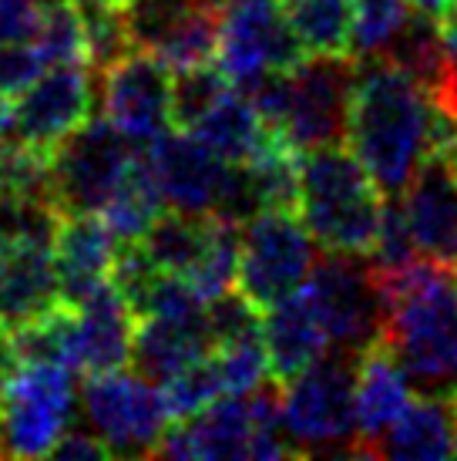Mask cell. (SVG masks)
Returning <instances> with one entry per match:
<instances>
[{
    "label": "cell",
    "instance_id": "cell-27",
    "mask_svg": "<svg viewBox=\"0 0 457 461\" xmlns=\"http://www.w3.org/2000/svg\"><path fill=\"white\" fill-rule=\"evenodd\" d=\"M306 54H350L356 0H282Z\"/></svg>",
    "mask_w": 457,
    "mask_h": 461
},
{
    "label": "cell",
    "instance_id": "cell-20",
    "mask_svg": "<svg viewBox=\"0 0 457 461\" xmlns=\"http://www.w3.org/2000/svg\"><path fill=\"white\" fill-rule=\"evenodd\" d=\"M400 205L420 253L457 267V179L441 155L424 162L400 195Z\"/></svg>",
    "mask_w": 457,
    "mask_h": 461
},
{
    "label": "cell",
    "instance_id": "cell-44",
    "mask_svg": "<svg viewBox=\"0 0 457 461\" xmlns=\"http://www.w3.org/2000/svg\"><path fill=\"white\" fill-rule=\"evenodd\" d=\"M454 269H457V267H454Z\"/></svg>",
    "mask_w": 457,
    "mask_h": 461
},
{
    "label": "cell",
    "instance_id": "cell-15",
    "mask_svg": "<svg viewBox=\"0 0 457 461\" xmlns=\"http://www.w3.org/2000/svg\"><path fill=\"white\" fill-rule=\"evenodd\" d=\"M94 77L98 75L85 61L44 68V75L11 102V135L40 152H54L91 118L98 102Z\"/></svg>",
    "mask_w": 457,
    "mask_h": 461
},
{
    "label": "cell",
    "instance_id": "cell-6",
    "mask_svg": "<svg viewBox=\"0 0 457 461\" xmlns=\"http://www.w3.org/2000/svg\"><path fill=\"white\" fill-rule=\"evenodd\" d=\"M77 404L75 367L21 360L0 397V458H44L71 428Z\"/></svg>",
    "mask_w": 457,
    "mask_h": 461
},
{
    "label": "cell",
    "instance_id": "cell-4",
    "mask_svg": "<svg viewBox=\"0 0 457 461\" xmlns=\"http://www.w3.org/2000/svg\"><path fill=\"white\" fill-rule=\"evenodd\" d=\"M155 455L182 461L290 458L292 445L282 428L280 391L259 387L253 394H222L199 414L168 428Z\"/></svg>",
    "mask_w": 457,
    "mask_h": 461
},
{
    "label": "cell",
    "instance_id": "cell-43",
    "mask_svg": "<svg viewBox=\"0 0 457 461\" xmlns=\"http://www.w3.org/2000/svg\"><path fill=\"white\" fill-rule=\"evenodd\" d=\"M114 4H128V0H114Z\"/></svg>",
    "mask_w": 457,
    "mask_h": 461
},
{
    "label": "cell",
    "instance_id": "cell-18",
    "mask_svg": "<svg viewBox=\"0 0 457 461\" xmlns=\"http://www.w3.org/2000/svg\"><path fill=\"white\" fill-rule=\"evenodd\" d=\"M121 240L98 212H67L54 236V263L61 280V303H81L112 280Z\"/></svg>",
    "mask_w": 457,
    "mask_h": 461
},
{
    "label": "cell",
    "instance_id": "cell-8",
    "mask_svg": "<svg viewBox=\"0 0 457 461\" xmlns=\"http://www.w3.org/2000/svg\"><path fill=\"white\" fill-rule=\"evenodd\" d=\"M303 296L327 327L330 350L360 357L367 347L383 340L387 300L367 257L327 253L303 283Z\"/></svg>",
    "mask_w": 457,
    "mask_h": 461
},
{
    "label": "cell",
    "instance_id": "cell-7",
    "mask_svg": "<svg viewBox=\"0 0 457 461\" xmlns=\"http://www.w3.org/2000/svg\"><path fill=\"white\" fill-rule=\"evenodd\" d=\"M317 246L296 209H259L242 222L236 290L266 313L273 303L303 290L319 259Z\"/></svg>",
    "mask_w": 457,
    "mask_h": 461
},
{
    "label": "cell",
    "instance_id": "cell-5",
    "mask_svg": "<svg viewBox=\"0 0 457 461\" xmlns=\"http://www.w3.org/2000/svg\"><path fill=\"white\" fill-rule=\"evenodd\" d=\"M280 387L292 455L356 458V354L330 350Z\"/></svg>",
    "mask_w": 457,
    "mask_h": 461
},
{
    "label": "cell",
    "instance_id": "cell-39",
    "mask_svg": "<svg viewBox=\"0 0 457 461\" xmlns=\"http://www.w3.org/2000/svg\"><path fill=\"white\" fill-rule=\"evenodd\" d=\"M17 367H21V354H17V347H13V337H11V330L0 327V397H4V391H7Z\"/></svg>",
    "mask_w": 457,
    "mask_h": 461
},
{
    "label": "cell",
    "instance_id": "cell-26",
    "mask_svg": "<svg viewBox=\"0 0 457 461\" xmlns=\"http://www.w3.org/2000/svg\"><path fill=\"white\" fill-rule=\"evenodd\" d=\"M209 232H212V216L168 209V212L155 219L152 230L139 240V246L145 249V257L155 263V269L189 276L195 263L202 259Z\"/></svg>",
    "mask_w": 457,
    "mask_h": 461
},
{
    "label": "cell",
    "instance_id": "cell-11",
    "mask_svg": "<svg viewBox=\"0 0 457 461\" xmlns=\"http://www.w3.org/2000/svg\"><path fill=\"white\" fill-rule=\"evenodd\" d=\"M88 428L102 438L112 455H155L168 431L172 411L166 404L162 387L145 374L108 371L88 374L81 391Z\"/></svg>",
    "mask_w": 457,
    "mask_h": 461
},
{
    "label": "cell",
    "instance_id": "cell-33",
    "mask_svg": "<svg viewBox=\"0 0 457 461\" xmlns=\"http://www.w3.org/2000/svg\"><path fill=\"white\" fill-rule=\"evenodd\" d=\"M410 0H356L354 21V58H377L390 48L400 27L410 21Z\"/></svg>",
    "mask_w": 457,
    "mask_h": 461
},
{
    "label": "cell",
    "instance_id": "cell-28",
    "mask_svg": "<svg viewBox=\"0 0 457 461\" xmlns=\"http://www.w3.org/2000/svg\"><path fill=\"white\" fill-rule=\"evenodd\" d=\"M162 212H166V203H162V195H158L152 176H148V168L139 155V166L131 168V176L121 182V189L108 199V205L98 216L112 226V232L121 243H139Z\"/></svg>",
    "mask_w": 457,
    "mask_h": 461
},
{
    "label": "cell",
    "instance_id": "cell-14",
    "mask_svg": "<svg viewBox=\"0 0 457 461\" xmlns=\"http://www.w3.org/2000/svg\"><path fill=\"white\" fill-rule=\"evenodd\" d=\"M141 162L166 209L195 212V216L216 212L232 176V162H226L216 149H209L199 135L185 129H168L162 139L141 149Z\"/></svg>",
    "mask_w": 457,
    "mask_h": 461
},
{
    "label": "cell",
    "instance_id": "cell-23",
    "mask_svg": "<svg viewBox=\"0 0 457 461\" xmlns=\"http://www.w3.org/2000/svg\"><path fill=\"white\" fill-rule=\"evenodd\" d=\"M373 458H457V397L420 394L377 441Z\"/></svg>",
    "mask_w": 457,
    "mask_h": 461
},
{
    "label": "cell",
    "instance_id": "cell-22",
    "mask_svg": "<svg viewBox=\"0 0 457 461\" xmlns=\"http://www.w3.org/2000/svg\"><path fill=\"white\" fill-rule=\"evenodd\" d=\"M263 340H266L273 381L286 384L290 377L303 374L309 364L330 354V337L319 323L317 310L300 294L286 296L263 313Z\"/></svg>",
    "mask_w": 457,
    "mask_h": 461
},
{
    "label": "cell",
    "instance_id": "cell-34",
    "mask_svg": "<svg viewBox=\"0 0 457 461\" xmlns=\"http://www.w3.org/2000/svg\"><path fill=\"white\" fill-rule=\"evenodd\" d=\"M232 81L222 75V68L202 65L189 68V71H175V85H172V122L175 129L189 131L209 104L228 88Z\"/></svg>",
    "mask_w": 457,
    "mask_h": 461
},
{
    "label": "cell",
    "instance_id": "cell-40",
    "mask_svg": "<svg viewBox=\"0 0 457 461\" xmlns=\"http://www.w3.org/2000/svg\"><path fill=\"white\" fill-rule=\"evenodd\" d=\"M437 155L444 158V166L454 172V179H457V125H454V131L447 135V141L441 145V152H437Z\"/></svg>",
    "mask_w": 457,
    "mask_h": 461
},
{
    "label": "cell",
    "instance_id": "cell-10",
    "mask_svg": "<svg viewBox=\"0 0 457 461\" xmlns=\"http://www.w3.org/2000/svg\"><path fill=\"white\" fill-rule=\"evenodd\" d=\"M141 149L108 118H88L51 152L54 203L67 212H102L121 182L139 166Z\"/></svg>",
    "mask_w": 457,
    "mask_h": 461
},
{
    "label": "cell",
    "instance_id": "cell-21",
    "mask_svg": "<svg viewBox=\"0 0 457 461\" xmlns=\"http://www.w3.org/2000/svg\"><path fill=\"white\" fill-rule=\"evenodd\" d=\"M61 303L54 246H0V327L17 330Z\"/></svg>",
    "mask_w": 457,
    "mask_h": 461
},
{
    "label": "cell",
    "instance_id": "cell-2",
    "mask_svg": "<svg viewBox=\"0 0 457 461\" xmlns=\"http://www.w3.org/2000/svg\"><path fill=\"white\" fill-rule=\"evenodd\" d=\"M377 283L387 300L383 344L417 394L457 397V269L420 257Z\"/></svg>",
    "mask_w": 457,
    "mask_h": 461
},
{
    "label": "cell",
    "instance_id": "cell-24",
    "mask_svg": "<svg viewBox=\"0 0 457 461\" xmlns=\"http://www.w3.org/2000/svg\"><path fill=\"white\" fill-rule=\"evenodd\" d=\"M189 131L199 135L209 149H216V152L222 155L226 162H232V166L249 162V158L269 141V135H273V131L266 129L263 115L255 112L249 91L236 88V85H228L216 102L205 108L202 118H199Z\"/></svg>",
    "mask_w": 457,
    "mask_h": 461
},
{
    "label": "cell",
    "instance_id": "cell-19",
    "mask_svg": "<svg viewBox=\"0 0 457 461\" xmlns=\"http://www.w3.org/2000/svg\"><path fill=\"white\" fill-rule=\"evenodd\" d=\"M212 354L209 307L182 313H145L135 327V371L155 384H166L172 374Z\"/></svg>",
    "mask_w": 457,
    "mask_h": 461
},
{
    "label": "cell",
    "instance_id": "cell-32",
    "mask_svg": "<svg viewBox=\"0 0 457 461\" xmlns=\"http://www.w3.org/2000/svg\"><path fill=\"white\" fill-rule=\"evenodd\" d=\"M162 394H166V404L172 411V421L192 418L202 408H209L212 401H219L226 394V381H222V371L216 364V354H205L195 364L172 374L162 384Z\"/></svg>",
    "mask_w": 457,
    "mask_h": 461
},
{
    "label": "cell",
    "instance_id": "cell-31",
    "mask_svg": "<svg viewBox=\"0 0 457 461\" xmlns=\"http://www.w3.org/2000/svg\"><path fill=\"white\" fill-rule=\"evenodd\" d=\"M212 354H216V364L226 381V394H253L259 387H266V381L273 377L263 330L236 337V340H222L212 347Z\"/></svg>",
    "mask_w": 457,
    "mask_h": 461
},
{
    "label": "cell",
    "instance_id": "cell-9",
    "mask_svg": "<svg viewBox=\"0 0 457 461\" xmlns=\"http://www.w3.org/2000/svg\"><path fill=\"white\" fill-rule=\"evenodd\" d=\"M354 54H309L286 71V104L276 135L296 152H313L346 139L354 102Z\"/></svg>",
    "mask_w": 457,
    "mask_h": 461
},
{
    "label": "cell",
    "instance_id": "cell-12",
    "mask_svg": "<svg viewBox=\"0 0 457 461\" xmlns=\"http://www.w3.org/2000/svg\"><path fill=\"white\" fill-rule=\"evenodd\" d=\"M309 54L292 34L282 0H226L216 65L236 88L269 71H290Z\"/></svg>",
    "mask_w": 457,
    "mask_h": 461
},
{
    "label": "cell",
    "instance_id": "cell-13",
    "mask_svg": "<svg viewBox=\"0 0 457 461\" xmlns=\"http://www.w3.org/2000/svg\"><path fill=\"white\" fill-rule=\"evenodd\" d=\"M98 104L102 115L121 131L131 145L148 149L155 139H162L172 122V85L175 71L158 61L155 54L128 51L118 65L98 75Z\"/></svg>",
    "mask_w": 457,
    "mask_h": 461
},
{
    "label": "cell",
    "instance_id": "cell-30",
    "mask_svg": "<svg viewBox=\"0 0 457 461\" xmlns=\"http://www.w3.org/2000/svg\"><path fill=\"white\" fill-rule=\"evenodd\" d=\"M44 65H81L85 61V24L75 0H44L38 34L31 41ZM88 65V61H85Z\"/></svg>",
    "mask_w": 457,
    "mask_h": 461
},
{
    "label": "cell",
    "instance_id": "cell-25",
    "mask_svg": "<svg viewBox=\"0 0 457 461\" xmlns=\"http://www.w3.org/2000/svg\"><path fill=\"white\" fill-rule=\"evenodd\" d=\"M219 31H222V4L202 0L175 17L145 51L166 61L172 71L212 65L219 54Z\"/></svg>",
    "mask_w": 457,
    "mask_h": 461
},
{
    "label": "cell",
    "instance_id": "cell-41",
    "mask_svg": "<svg viewBox=\"0 0 457 461\" xmlns=\"http://www.w3.org/2000/svg\"><path fill=\"white\" fill-rule=\"evenodd\" d=\"M410 7L417 14H427V17H444V7H447V0H410Z\"/></svg>",
    "mask_w": 457,
    "mask_h": 461
},
{
    "label": "cell",
    "instance_id": "cell-17",
    "mask_svg": "<svg viewBox=\"0 0 457 461\" xmlns=\"http://www.w3.org/2000/svg\"><path fill=\"white\" fill-rule=\"evenodd\" d=\"M414 391L407 367L383 340L356 357V458H373L377 441L407 411Z\"/></svg>",
    "mask_w": 457,
    "mask_h": 461
},
{
    "label": "cell",
    "instance_id": "cell-1",
    "mask_svg": "<svg viewBox=\"0 0 457 461\" xmlns=\"http://www.w3.org/2000/svg\"><path fill=\"white\" fill-rule=\"evenodd\" d=\"M356 81L346 145L363 162L383 195H404L424 162L454 131L434 91L387 58H354Z\"/></svg>",
    "mask_w": 457,
    "mask_h": 461
},
{
    "label": "cell",
    "instance_id": "cell-37",
    "mask_svg": "<svg viewBox=\"0 0 457 461\" xmlns=\"http://www.w3.org/2000/svg\"><path fill=\"white\" fill-rule=\"evenodd\" d=\"M112 451H108V445H104L102 438L94 435V431H85V428H67L64 431V438L54 445L51 458H64V461H98V458H108Z\"/></svg>",
    "mask_w": 457,
    "mask_h": 461
},
{
    "label": "cell",
    "instance_id": "cell-29",
    "mask_svg": "<svg viewBox=\"0 0 457 461\" xmlns=\"http://www.w3.org/2000/svg\"><path fill=\"white\" fill-rule=\"evenodd\" d=\"M75 4L85 24V61L94 75H104L128 51H135L125 4L114 0H75Z\"/></svg>",
    "mask_w": 457,
    "mask_h": 461
},
{
    "label": "cell",
    "instance_id": "cell-3",
    "mask_svg": "<svg viewBox=\"0 0 457 461\" xmlns=\"http://www.w3.org/2000/svg\"><path fill=\"white\" fill-rule=\"evenodd\" d=\"M387 195L363 162L340 145L300 155L296 212L323 253L367 257L383 222Z\"/></svg>",
    "mask_w": 457,
    "mask_h": 461
},
{
    "label": "cell",
    "instance_id": "cell-42",
    "mask_svg": "<svg viewBox=\"0 0 457 461\" xmlns=\"http://www.w3.org/2000/svg\"><path fill=\"white\" fill-rule=\"evenodd\" d=\"M7 135H11V102L0 98V139H7Z\"/></svg>",
    "mask_w": 457,
    "mask_h": 461
},
{
    "label": "cell",
    "instance_id": "cell-16",
    "mask_svg": "<svg viewBox=\"0 0 457 461\" xmlns=\"http://www.w3.org/2000/svg\"><path fill=\"white\" fill-rule=\"evenodd\" d=\"M71 307V303H67ZM139 317L112 280L71 307L67 364L81 374H108L131 364Z\"/></svg>",
    "mask_w": 457,
    "mask_h": 461
},
{
    "label": "cell",
    "instance_id": "cell-35",
    "mask_svg": "<svg viewBox=\"0 0 457 461\" xmlns=\"http://www.w3.org/2000/svg\"><path fill=\"white\" fill-rule=\"evenodd\" d=\"M44 58L31 41H0V98L13 102L24 95L40 75H44Z\"/></svg>",
    "mask_w": 457,
    "mask_h": 461
},
{
    "label": "cell",
    "instance_id": "cell-38",
    "mask_svg": "<svg viewBox=\"0 0 457 461\" xmlns=\"http://www.w3.org/2000/svg\"><path fill=\"white\" fill-rule=\"evenodd\" d=\"M441 27H444V68H441V85L434 91V98L447 115L457 118V24Z\"/></svg>",
    "mask_w": 457,
    "mask_h": 461
},
{
    "label": "cell",
    "instance_id": "cell-36",
    "mask_svg": "<svg viewBox=\"0 0 457 461\" xmlns=\"http://www.w3.org/2000/svg\"><path fill=\"white\" fill-rule=\"evenodd\" d=\"M44 0H0V41H34Z\"/></svg>",
    "mask_w": 457,
    "mask_h": 461
}]
</instances>
